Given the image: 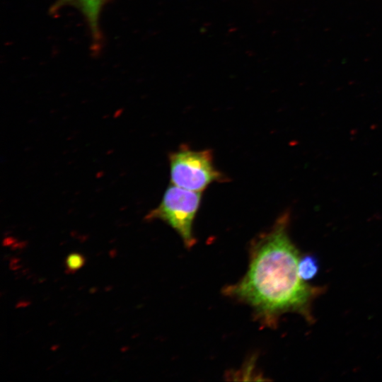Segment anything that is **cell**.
I'll return each mask as SVG.
<instances>
[{"mask_svg":"<svg viewBox=\"0 0 382 382\" xmlns=\"http://www.w3.org/2000/svg\"><path fill=\"white\" fill-rule=\"evenodd\" d=\"M170 183L202 192L212 183L226 181V177L214 166L209 149L193 150L182 145L169 154Z\"/></svg>","mask_w":382,"mask_h":382,"instance_id":"7a4b0ae2","label":"cell"},{"mask_svg":"<svg viewBox=\"0 0 382 382\" xmlns=\"http://www.w3.org/2000/svg\"><path fill=\"white\" fill-rule=\"evenodd\" d=\"M318 269L317 258L312 255L300 256L298 270L299 276L303 281L313 279L317 274Z\"/></svg>","mask_w":382,"mask_h":382,"instance_id":"5b68a950","label":"cell"},{"mask_svg":"<svg viewBox=\"0 0 382 382\" xmlns=\"http://www.w3.org/2000/svg\"><path fill=\"white\" fill-rule=\"evenodd\" d=\"M84 257L79 253L70 254L66 260V269L70 272L79 270L84 265Z\"/></svg>","mask_w":382,"mask_h":382,"instance_id":"8992f818","label":"cell"},{"mask_svg":"<svg viewBox=\"0 0 382 382\" xmlns=\"http://www.w3.org/2000/svg\"><path fill=\"white\" fill-rule=\"evenodd\" d=\"M289 216H280L251 243L245 276L227 286L226 295L248 304L263 325H277L279 317L296 312L311 320L310 308L321 289L299 276V251L288 233Z\"/></svg>","mask_w":382,"mask_h":382,"instance_id":"6da1fadb","label":"cell"},{"mask_svg":"<svg viewBox=\"0 0 382 382\" xmlns=\"http://www.w3.org/2000/svg\"><path fill=\"white\" fill-rule=\"evenodd\" d=\"M111 0H56L51 7L52 13H57L65 6H72L77 8L83 16L88 25L94 49L100 47L102 35L100 29V16L101 11Z\"/></svg>","mask_w":382,"mask_h":382,"instance_id":"277c9868","label":"cell"},{"mask_svg":"<svg viewBox=\"0 0 382 382\" xmlns=\"http://www.w3.org/2000/svg\"><path fill=\"white\" fill-rule=\"evenodd\" d=\"M201 199L202 192L170 183L158 206L149 212L145 219L166 222L177 232L187 248H192L196 243L193 224Z\"/></svg>","mask_w":382,"mask_h":382,"instance_id":"3957f363","label":"cell"}]
</instances>
